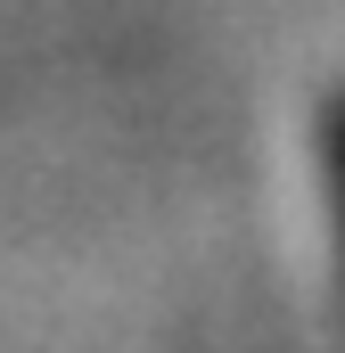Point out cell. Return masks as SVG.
<instances>
[{"label":"cell","mask_w":345,"mask_h":353,"mask_svg":"<svg viewBox=\"0 0 345 353\" xmlns=\"http://www.w3.org/2000/svg\"><path fill=\"white\" fill-rule=\"evenodd\" d=\"M321 173H329V222H337V263H345V90L321 99Z\"/></svg>","instance_id":"6da1fadb"}]
</instances>
